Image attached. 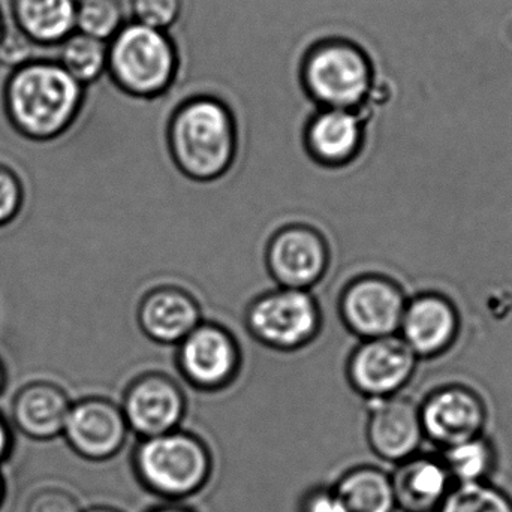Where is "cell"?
<instances>
[{
    "label": "cell",
    "instance_id": "cell-1",
    "mask_svg": "<svg viewBox=\"0 0 512 512\" xmlns=\"http://www.w3.org/2000/svg\"><path fill=\"white\" fill-rule=\"evenodd\" d=\"M84 89L57 60L33 57L9 72L2 90L3 110L21 137L56 140L77 120Z\"/></svg>",
    "mask_w": 512,
    "mask_h": 512
},
{
    "label": "cell",
    "instance_id": "cell-2",
    "mask_svg": "<svg viewBox=\"0 0 512 512\" xmlns=\"http://www.w3.org/2000/svg\"><path fill=\"white\" fill-rule=\"evenodd\" d=\"M168 146L179 170L198 182L230 171L237 153V128L224 102L209 96L186 101L168 126Z\"/></svg>",
    "mask_w": 512,
    "mask_h": 512
},
{
    "label": "cell",
    "instance_id": "cell-3",
    "mask_svg": "<svg viewBox=\"0 0 512 512\" xmlns=\"http://www.w3.org/2000/svg\"><path fill=\"white\" fill-rule=\"evenodd\" d=\"M212 463L207 445L179 429L143 439L134 454L141 483L167 499L188 498L200 492L209 483Z\"/></svg>",
    "mask_w": 512,
    "mask_h": 512
},
{
    "label": "cell",
    "instance_id": "cell-4",
    "mask_svg": "<svg viewBox=\"0 0 512 512\" xmlns=\"http://www.w3.org/2000/svg\"><path fill=\"white\" fill-rule=\"evenodd\" d=\"M177 63L176 47L164 30L140 23L126 24L108 42L107 71L129 95H161L173 83Z\"/></svg>",
    "mask_w": 512,
    "mask_h": 512
},
{
    "label": "cell",
    "instance_id": "cell-5",
    "mask_svg": "<svg viewBox=\"0 0 512 512\" xmlns=\"http://www.w3.org/2000/svg\"><path fill=\"white\" fill-rule=\"evenodd\" d=\"M303 81L307 92L322 107L358 110L372 90V63L358 45L331 39L307 54Z\"/></svg>",
    "mask_w": 512,
    "mask_h": 512
},
{
    "label": "cell",
    "instance_id": "cell-6",
    "mask_svg": "<svg viewBox=\"0 0 512 512\" xmlns=\"http://www.w3.org/2000/svg\"><path fill=\"white\" fill-rule=\"evenodd\" d=\"M321 309L307 289L280 288L255 298L246 312V327L262 345L295 351L309 345L321 330Z\"/></svg>",
    "mask_w": 512,
    "mask_h": 512
},
{
    "label": "cell",
    "instance_id": "cell-7",
    "mask_svg": "<svg viewBox=\"0 0 512 512\" xmlns=\"http://www.w3.org/2000/svg\"><path fill=\"white\" fill-rule=\"evenodd\" d=\"M406 298L394 280L366 274L340 295L339 312L348 330L363 340L394 336L405 315Z\"/></svg>",
    "mask_w": 512,
    "mask_h": 512
},
{
    "label": "cell",
    "instance_id": "cell-8",
    "mask_svg": "<svg viewBox=\"0 0 512 512\" xmlns=\"http://www.w3.org/2000/svg\"><path fill=\"white\" fill-rule=\"evenodd\" d=\"M177 366L183 378L198 390H222L239 375L242 352L227 328L201 322L179 343Z\"/></svg>",
    "mask_w": 512,
    "mask_h": 512
},
{
    "label": "cell",
    "instance_id": "cell-9",
    "mask_svg": "<svg viewBox=\"0 0 512 512\" xmlns=\"http://www.w3.org/2000/svg\"><path fill=\"white\" fill-rule=\"evenodd\" d=\"M417 363V355L400 337L363 340L349 355L348 379L352 388L372 400L396 396Z\"/></svg>",
    "mask_w": 512,
    "mask_h": 512
},
{
    "label": "cell",
    "instance_id": "cell-10",
    "mask_svg": "<svg viewBox=\"0 0 512 512\" xmlns=\"http://www.w3.org/2000/svg\"><path fill=\"white\" fill-rule=\"evenodd\" d=\"M268 271L283 288L307 289L325 276L330 251L324 236L307 225H288L267 246Z\"/></svg>",
    "mask_w": 512,
    "mask_h": 512
},
{
    "label": "cell",
    "instance_id": "cell-11",
    "mask_svg": "<svg viewBox=\"0 0 512 512\" xmlns=\"http://www.w3.org/2000/svg\"><path fill=\"white\" fill-rule=\"evenodd\" d=\"M128 432L119 405L104 397H87L72 402L62 436L78 456L101 462L122 450Z\"/></svg>",
    "mask_w": 512,
    "mask_h": 512
},
{
    "label": "cell",
    "instance_id": "cell-12",
    "mask_svg": "<svg viewBox=\"0 0 512 512\" xmlns=\"http://www.w3.org/2000/svg\"><path fill=\"white\" fill-rule=\"evenodd\" d=\"M120 408L129 429L143 439L153 438L179 429L186 414V397L174 379L147 373L129 385Z\"/></svg>",
    "mask_w": 512,
    "mask_h": 512
},
{
    "label": "cell",
    "instance_id": "cell-13",
    "mask_svg": "<svg viewBox=\"0 0 512 512\" xmlns=\"http://www.w3.org/2000/svg\"><path fill=\"white\" fill-rule=\"evenodd\" d=\"M420 417L424 438L445 450L483 435L487 412L475 391L451 385L427 397Z\"/></svg>",
    "mask_w": 512,
    "mask_h": 512
},
{
    "label": "cell",
    "instance_id": "cell-14",
    "mask_svg": "<svg viewBox=\"0 0 512 512\" xmlns=\"http://www.w3.org/2000/svg\"><path fill=\"white\" fill-rule=\"evenodd\" d=\"M367 421V441L376 456L400 463L418 454L424 441L420 408L405 397L373 400Z\"/></svg>",
    "mask_w": 512,
    "mask_h": 512
},
{
    "label": "cell",
    "instance_id": "cell-15",
    "mask_svg": "<svg viewBox=\"0 0 512 512\" xmlns=\"http://www.w3.org/2000/svg\"><path fill=\"white\" fill-rule=\"evenodd\" d=\"M201 318L194 295L177 286L153 289L138 307L141 330L161 345H179L203 322Z\"/></svg>",
    "mask_w": 512,
    "mask_h": 512
},
{
    "label": "cell",
    "instance_id": "cell-16",
    "mask_svg": "<svg viewBox=\"0 0 512 512\" xmlns=\"http://www.w3.org/2000/svg\"><path fill=\"white\" fill-rule=\"evenodd\" d=\"M402 340L415 355L436 357L447 351L459 333V315L450 300L424 294L406 304Z\"/></svg>",
    "mask_w": 512,
    "mask_h": 512
},
{
    "label": "cell",
    "instance_id": "cell-17",
    "mask_svg": "<svg viewBox=\"0 0 512 512\" xmlns=\"http://www.w3.org/2000/svg\"><path fill=\"white\" fill-rule=\"evenodd\" d=\"M397 510L438 512L454 484L441 456L415 454L391 475Z\"/></svg>",
    "mask_w": 512,
    "mask_h": 512
},
{
    "label": "cell",
    "instance_id": "cell-18",
    "mask_svg": "<svg viewBox=\"0 0 512 512\" xmlns=\"http://www.w3.org/2000/svg\"><path fill=\"white\" fill-rule=\"evenodd\" d=\"M71 406V399L59 385L30 382L12 400V423L33 441H51L62 436Z\"/></svg>",
    "mask_w": 512,
    "mask_h": 512
},
{
    "label": "cell",
    "instance_id": "cell-19",
    "mask_svg": "<svg viewBox=\"0 0 512 512\" xmlns=\"http://www.w3.org/2000/svg\"><path fill=\"white\" fill-rule=\"evenodd\" d=\"M364 125L357 110L324 108L306 128V147L325 167H342L357 158L363 146Z\"/></svg>",
    "mask_w": 512,
    "mask_h": 512
},
{
    "label": "cell",
    "instance_id": "cell-20",
    "mask_svg": "<svg viewBox=\"0 0 512 512\" xmlns=\"http://www.w3.org/2000/svg\"><path fill=\"white\" fill-rule=\"evenodd\" d=\"M77 0H9L12 26L33 47H59L77 30Z\"/></svg>",
    "mask_w": 512,
    "mask_h": 512
},
{
    "label": "cell",
    "instance_id": "cell-21",
    "mask_svg": "<svg viewBox=\"0 0 512 512\" xmlns=\"http://www.w3.org/2000/svg\"><path fill=\"white\" fill-rule=\"evenodd\" d=\"M346 512H396L391 475L375 466H360L334 487Z\"/></svg>",
    "mask_w": 512,
    "mask_h": 512
},
{
    "label": "cell",
    "instance_id": "cell-22",
    "mask_svg": "<svg viewBox=\"0 0 512 512\" xmlns=\"http://www.w3.org/2000/svg\"><path fill=\"white\" fill-rule=\"evenodd\" d=\"M454 484L487 483L498 468V451L486 436L469 439L441 454Z\"/></svg>",
    "mask_w": 512,
    "mask_h": 512
},
{
    "label": "cell",
    "instance_id": "cell-23",
    "mask_svg": "<svg viewBox=\"0 0 512 512\" xmlns=\"http://www.w3.org/2000/svg\"><path fill=\"white\" fill-rule=\"evenodd\" d=\"M63 69L81 86H89L104 75L108 68V42L75 30L59 45Z\"/></svg>",
    "mask_w": 512,
    "mask_h": 512
},
{
    "label": "cell",
    "instance_id": "cell-24",
    "mask_svg": "<svg viewBox=\"0 0 512 512\" xmlns=\"http://www.w3.org/2000/svg\"><path fill=\"white\" fill-rule=\"evenodd\" d=\"M438 512H512V498L495 484H457Z\"/></svg>",
    "mask_w": 512,
    "mask_h": 512
},
{
    "label": "cell",
    "instance_id": "cell-25",
    "mask_svg": "<svg viewBox=\"0 0 512 512\" xmlns=\"http://www.w3.org/2000/svg\"><path fill=\"white\" fill-rule=\"evenodd\" d=\"M77 32L110 42L123 27V5L120 0H77L75 11Z\"/></svg>",
    "mask_w": 512,
    "mask_h": 512
},
{
    "label": "cell",
    "instance_id": "cell-26",
    "mask_svg": "<svg viewBox=\"0 0 512 512\" xmlns=\"http://www.w3.org/2000/svg\"><path fill=\"white\" fill-rule=\"evenodd\" d=\"M182 8L183 0H132L137 23L164 32L179 20Z\"/></svg>",
    "mask_w": 512,
    "mask_h": 512
},
{
    "label": "cell",
    "instance_id": "cell-27",
    "mask_svg": "<svg viewBox=\"0 0 512 512\" xmlns=\"http://www.w3.org/2000/svg\"><path fill=\"white\" fill-rule=\"evenodd\" d=\"M24 203V188L11 168L0 165V228L11 224Z\"/></svg>",
    "mask_w": 512,
    "mask_h": 512
},
{
    "label": "cell",
    "instance_id": "cell-28",
    "mask_svg": "<svg viewBox=\"0 0 512 512\" xmlns=\"http://www.w3.org/2000/svg\"><path fill=\"white\" fill-rule=\"evenodd\" d=\"M26 512H84L80 502L68 490L45 487L33 493L27 502Z\"/></svg>",
    "mask_w": 512,
    "mask_h": 512
},
{
    "label": "cell",
    "instance_id": "cell-29",
    "mask_svg": "<svg viewBox=\"0 0 512 512\" xmlns=\"http://www.w3.org/2000/svg\"><path fill=\"white\" fill-rule=\"evenodd\" d=\"M32 47L33 45L27 39H24L14 27H12V32L8 27L5 38L0 44V63L9 66L11 69L17 68V66L33 59V57L27 56Z\"/></svg>",
    "mask_w": 512,
    "mask_h": 512
},
{
    "label": "cell",
    "instance_id": "cell-30",
    "mask_svg": "<svg viewBox=\"0 0 512 512\" xmlns=\"http://www.w3.org/2000/svg\"><path fill=\"white\" fill-rule=\"evenodd\" d=\"M301 512H346L334 489H313L301 501Z\"/></svg>",
    "mask_w": 512,
    "mask_h": 512
},
{
    "label": "cell",
    "instance_id": "cell-31",
    "mask_svg": "<svg viewBox=\"0 0 512 512\" xmlns=\"http://www.w3.org/2000/svg\"><path fill=\"white\" fill-rule=\"evenodd\" d=\"M14 450V435L8 420L0 415V465L11 456Z\"/></svg>",
    "mask_w": 512,
    "mask_h": 512
},
{
    "label": "cell",
    "instance_id": "cell-32",
    "mask_svg": "<svg viewBox=\"0 0 512 512\" xmlns=\"http://www.w3.org/2000/svg\"><path fill=\"white\" fill-rule=\"evenodd\" d=\"M152 512H192L188 508L177 507V505H165V507L156 508Z\"/></svg>",
    "mask_w": 512,
    "mask_h": 512
},
{
    "label": "cell",
    "instance_id": "cell-33",
    "mask_svg": "<svg viewBox=\"0 0 512 512\" xmlns=\"http://www.w3.org/2000/svg\"><path fill=\"white\" fill-rule=\"evenodd\" d=\"M6 30H8V24H6L5 15H3L2 8H0V44L5 38Z\"/></svg>",
    "mask_w": 512,
    "mask_h": 512
},
{
    "label": "cell",
    "instance_id": "cell-34",
    "mask_svg": "<svg viewBox=\"0 0 512 512\" xmlns=\"http://www.w3.org/2000/svg\"><path fill=\"white\" fill-rule=\"evenodd\" d=\"M6 385V370L5 366H3L2 361H0V394H2L3 388Z\"/></svg>",
    "mask_w": 512,
    "mask_h": 512
},
{
    "label": "cell",
    "instance_id": "cell-35",
    "mask_svg": "<svg viewBox=\"0 0 512 512\" xmlns=\"http://www.w3.org/2000/svg\"><path fill=\"white\" fill-rule=\"evenodd\" d=\"M5 478H3L2 472H0V507H2L3 499H5Z\"/></svg>",
    "mask_w": 512,
    "mask_h": 512
},
{
    "label": "cell",
    "instance_id": "cell-36",
    "mask_svg": "<svg viewBox=\"0 0 512 512\" xmlns=\"http://www.w3.org/2000/svg\"><path fill=\"white\" fill-rule=\"evenodd\" d=\"M84 512H122V511H119V510H116V508H110V507H95V508H90V510H87Z\"/></svg>",
    "mask_w": 512,
    "mask_h": 512
}]
</instances>
